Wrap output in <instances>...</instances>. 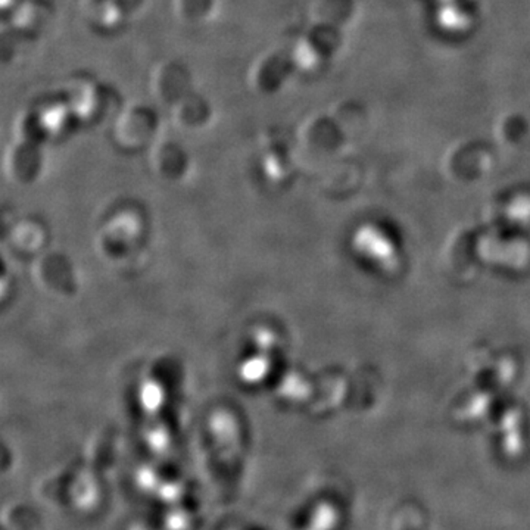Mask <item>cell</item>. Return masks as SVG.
<instances>
[{
    "label": "cell",
    "instance_id": "cell-1",
    "mask_svg": "<svg viewBox=\"0 0 530 530\" xmlns=\"http://www.w3.org/2000/svg\"><path fill=\"white\" fill-rule=\"evenodd\" d=\"M141 4L143 0H114V6L119 9L120 14H131Z\"/></svg>",
    "mask_w": 530,
    "mask_h": 530
}]
</instances>
